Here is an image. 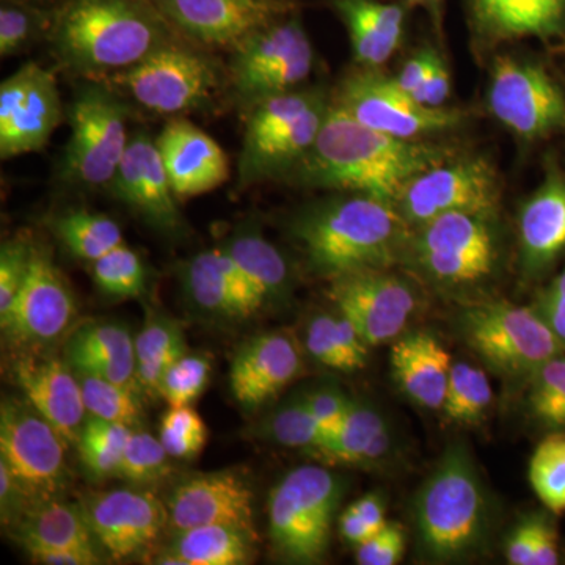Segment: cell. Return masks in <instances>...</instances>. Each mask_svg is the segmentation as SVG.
Masks as SVG:
<instances>
[{
	"label": "cell",
	"mask_w": 565,
	"mask_h": 565,
	"mask_svg": "<svg viewBox=\"0 0 565 565\" xmlns=\"http://www.w3.org/2000/svg\"><path fill=\"white\" fill-rule=\"evenodd\" d=\"M455 154L445 145L375 131L330 104L313 148L296 166L297 178L394 204L415 177Z\"/></svg>",
	"instance_id": "6da1fadb"
},
{
	"label": "cell",
	"mask_w": 565,
	"mask_h": 565,
	"mask_svg": "<svg viewBox=\"0 0 565 565\" xmlns=\"http://www.w3.org/2000/svg\"><path fill=\"white\" fill-rule=\"evenodd\" d=\"M311 269L333 278L388 269L411 250L414 228L392 203L362 193L323 200L292 223Z\"/></svg>",
	"instance_id": "7a4b0ae2"
},
{
	"label": "cell",
	"mask_w": 565,
	"mask_h": 565,
	"mask_svg": "<svg viewBox=\"0 0 565 565\" xmlns=\"http://www.w3.org/2000/svg\"><path fill=\"white\" fill-rule=\"evenodd\" d=\"M51 39L65 66L84 76L121 73L172 41L161 11L140 0H70Z\"/></svg>",
	"instance_id": "3957f363"
},
{
	"label": "cell",
	"mask_w": 565,
	"mask_h": 565,
	"mask_svg": "<svg viewBox=\"0 0 565 565\" xmlns=\"http://www.w3.org/2000/svg\"><path fill=\"white\" fill-rule=\"evenodd\" d=\"M419 546L430 559L473 555L489 531V503L481 475L463 444L449 445L416 493Z\"/></svg>",
	"instance_id": "277c9868"
},
{
	"label": "cell",
	"mask_w": 565,
	"mask_h": 565,
	"mask_svg": "<svg viewBox=\"0 0 565 565\" xmlns=\"http://www.w3.org/2000/svg\"><path fill=\"white\" fill-rule=\"evenodd\" d=\"M343 481L318 465L294 468L269 494V534L278 555L296 564L319 563L330 533Z\"/></svg>",
	"instance_id": "5b68a950"
},
{
	"label": "cell",
	"mask_w": 565,
	"mask_h": 565,
	"mask_svg": "<svg viewBox=\"0 0 565 565\" xmlns=\"http://www.w3.org/2000/svg\"><path fill=\"white\" fill-rule=\"evenodd\" d=\"M467 344L509 375H533L565 348L537 308L508 302L476 305L460 321Z\"/></svg>",
	"instance_id": "8992f818"
},
{
	"label": "cell",
	"mask_w": 565,
	"mask_h": 565,
	"mask_svg": "<svg viewBox=\"0 0 565 565\" xmlns=\"http://www.w3.org/2000/svg\"><path fill=\"white\" fill-rule=\"evenodd\" d=\"M68 117L63 181L87 188L110 184L129 145L125 104L107 88L88 85L77 93Z\"/></svg>",
	"instance_id": "52a82bcc"
},
{
	"label": "cell",
	"mask_w": 565,
	"mask_h": 565,
	"mask_svg": "<svg viewBox=\"0 0 565 565\" xmlns=\"http://www.w3.org/2000/svg\"><path fill=\"white\" fill-rule=\"evenodd\" d=\"M68 441L33 411L18 401L0 408V462L6 463L29 505L57 500L68 481L65 445Z\"/></svg>",
	"instance_id": "ba28073f"
},
{
	"label": "cell",
	"mask_w": 565,
	"mask_h": 565,
	"mask_svg": "<svg viewBox=\"0 0 565 565\" xmlns=\"http://www.w3.org/2000/svg\"><path fill=\"white\" fill-rule=\"evenodd\" d=\"M500 178L489 159L455 154L405 185L394 206L412 228L449 212L490 217L500 202Z\"/></svg>",
	"instance_id": "9c48e42d"
},
{
	"label": "cell",
	"mask_w": 565,
	"mask_h": 565,
	"mask_svg": "<svg viewBox=\"0 0 565 565\" xmlns=\"http://www.w3.org/2000/svg\"><path fill=\"white\" fill-rule=\"evenodd\" d=\"M115 77L141 106L166 115L199 109L218 87L214 63L173 40Z\"/></svg>",
	"instance_id": "30bf717a"
},
{
	"label": "cell",
	"mask_w": 565,
	"mask_h": 565,
	"mask_svg": "<svg viewBox=\"0 0 565 565\" xmlns=\"http://www.w3.org/2000/svg\"><path fill=\"white\" fill-rule=\"evenodd\" d=\"M333 104L367 128L403 139L449 131L465 120L463 111L422 106L401 92L393 79L373 71L349 76Z\"/></svg>",
	"instance_id": "8fae6325"
},
{
	"label": "cell",
	"mask_w": 565,
	"mask_h": 565,
	"mask_svg": "<svg viewBox=\"0 0 565 565\" xmlns=\"http://www.w3.org/2000/svg\"><path fill=\"white\" fill-rule=\"evenodd\" d=\"M486 215L449 212L414 230L411 248L435 280L463 285L493 269L494 243Z\"/></svg>",
	"instance_id": "7c38bea8"
},
{
	"label": "cell",
	"mask_w": 565,
	"mask_h": 565,
	"mask_svg": "<svg viewBox=\"0 0 565 565\" xmlns=\"http://www.w3.org/2000/svg\"><path fill=\"white\" fill-rule=\"evenodd\" d=\"M493 117L522 139L534 140L565 129V98L541 66L498 57L489 87Z\"/></svg>",
	"instance_id": "4fadbf2b"
},
{
	"label": "cell",
	"mask_w": 565,
	"mask_h": 565,
	"mask_svg": "<svg viewBox=\"0 0 565 565\" xmlns=\"http://www.w3.org/2000/svg\"><path fill=\"white\" fill-rule=\"evenodd\" d=\"M63 117L51 71L25 63L0 85V156L17 158L46 147Z\"/></svg>",
	"instance_id": "5bb4252c"
},
{
	"label": "cell",
	"mask_w": 565,
	"mask_h": 565,
	"mask_svg": "<svg viewBox=\"0 0 565 565\" xmlns=\"http://www.w3.org/2000/svg\"><path fill=\"white\" fill-rule=\"evenodd\" d=\"M329 296L338 313L353 323L367 345L399 338L416 310L414 289L386 269L359 270L333 278Z\"/></svg>",
	"instance_id": "9a60e30c"
},
{
	"label": "cell",
	"mask_w": 565,
	"mask_h": 565,
	"mask_svg": "<svg viewBox=\"0 0 565 565\" xmlns=\"http://www.w3.org/2000/svg\"><path fill=\"white\" fill-rule=\"evenodd\" d=\"M76 316V302L68 282L50 253L33 247L28 277L0 326L7 338L20 344H43L57 340Z\"/></svg>",
	"instance_id": "2e32d148"
},
{
	"label": "cell",
	"mask_w": 565,
	"mask_h": 565,
	"mask_svg": "<svg viewBox=\"0 0 565 565\" xmlns=\"http://www.w3.org/2000/svg\"><path fill=\"white\" fill-rule=\"evenodd\" d=\"M96 542L115 561L139 555L158 541L169 523L161 500L145 490L92 493L82 504Z\"/></svg>",
	"instance_id": "e0dca14e"
},
{
	"label": "cell",
	"mask_w": 565,
	"mask_h": 565,
	"mask_svg": "<svg viewBox=\"0 0 565 565\" xmlns=\"http://www.w3.org/2000/svg\"><path fill=\"white\" fill-rule=\"evenodd\" d=\"M166 505L177 533L196 526L230 525L256 537L252 487L237 471L191 476L173 487Z\"/></svg>",
	"instance_id": "ac0fdd59"
},
{
	"label": "cell",
	"mask_w": 565,
	"mask_h": 565,
	"mask_svg": "<svg viewBox=\"0 0 565 565\" xmlns=\"http://www.w3.org/2000/svg\"><path fill=\"white\" fill-rule=\"evenodd\" d=\"M118 200L163 232L181 228V214L158 145L148 134L129 139L120 166L110 181Z\"/></svg>",
	"instance_id": "d6986e66"
},
{
	"label": "cell",
	"mask_w": 565,
	"mask_h": 565,
	"mask_svg": "<svg viewBox=\"0 0 565 565\" xmlns=\"http://www.w3.org/2000/svg\"><path fill=\"white\" fill-rule=\"evenodd\" d=\"M178 202L221 188L230 178V162L221 145L191 121L167 122L156 139Z\"/></svg>",
	"instance_id": "ffe728a7"
},
{
	"label": "cell",
	"mask_w": 565,
	"mask_h": 565,
	"mask_svg": "<svg viewBox=\"0 0 565 565\" xmlns=\"http://www.w3.org/2000/svg\"><path fill=\"white\" fill-rule=\"evenodd\" d=\"M14 379L28 404L71 444L87 419L79 379L55 356L24 355L13 367Z\"/></svg>",
	"instance_id": "44dd1931"
},
{
	"label": "cell",
	"mask_w": 565,
	"mask_h": 565,
	"mask_svg": "<svg viewBox=\"0 0 565 565\" xmlns=\"http://www.w3.org/2000/svg\"><path fill=\"white\" fill-rule=\"evenodd\" d=\"M167 21L185 35L214 46H237L270 24L263 0H152Z\"/></svg>",
	"instance_id": "7402d4cb"
},
{
	"label": "cell",
	"mask_w": 565,
	"mask_h": 565,
	"mask_svg": "<svg viewBox=\"0 0 565 565\" xmlns=\"http://www.w3.org/2000/svg\"><path fill=\"white\" fill-rule=\"evenodd\" d=\"M302 371V356L285 333L252 338L234 355L230 388L245 408H256L273 399Z\"/></svg>",
	"instance_id": "603a6c76"
},
{
	"label": "cell",
	"mask_w": 565,
	"mask_h": 565,
	"mask_svg": "<svg viewBox=\"0 0 565 565\" xmlns=\"http://www.w3.org/2000/svg\"><path fill=\"white\" fill-rule=\"evenodd\" d=\"M182 285L196 308L218 318H250L266 307L263 297L222 247L193 256L182 269Z\"/></svg>",
	"instance_id": "cb8c5ba5"
},
{
	"label": "cell",
	"mask_w": 565,
	"mask_h": 565,
	"mask_svg": "<svg viewBox=\"0 0 565 565\" xmlns=\"http://www.w3.org/2000/svg\"><path fill=\"white\" fill-rule=\"evenodd\" d=\"M452 364L440 340L424 330L405 334L392 348V370L401 390L430 411L444 407Z\"/></svg>",
	"instance_id": "d4e9b609"
},
{
	"label": "cell",
	"mask_w": 565,
	"mask_h": 565,
	"mask_svg": "<svg viewBox=\"0 0 565 565\" xmlns=\"http://www.w3.org/2000/svg\"><path fill=\"white\" fill-rule=\"evenodd\" d=\"M520 253L525 273L537 275L565 250V180L550 177L523 204Z\"/></svg>",
	"instance_id": "484cf974"
},
{
	"label": "cell",
	"mask_w": 565,
	"mask_h": 565,
	"mask_svg": "<svg viewBox=\"0 0 565 565\" xmlns=\"http://www.w3.org/2000/svg\"><path fill=\"white\" fill-rule=\"evenodd\" d=\"M327 110L329 104L322 96L310 109L280 131L259 143L243 147L239 159L241 185L247 188L253 182L278 177L289 167H296L302 161L321 132Z\"/></svg>",
	"instance_id": "4316f807"
},
{
	"label": "cell",
	"mask_w": 565,
	"mask_h": 565,
	"mask_svg": "<svg viewBox=\"0 0 565 565\" xmlns=\"http://www.w3.org/2000/svg\"><path fill=\"white\" fill-rule=\"evenodd\" d=\"M476 33L486 43L553 35L565 21V0H470Z\"/></svg>",
	"instance_id": "83f0119b"
},
{
	"label": "cell",
	"mask_w": 565,
	"mask_h": 565,
	"mask_svg": "<svg viewBox=\"0 0 565 565\" xmlns=\"http://www.w3.org/2000/svg\"><path fill=\"white\" fill-rule=\"evenodd\" d=\"M68 360L79 374L96 375L114 384H137L136 338L121 323L82 327L68 343Z\"/></svg>",
	"instance_id": "f1b7e54d"
},
{
	"label": "cell",
	"mask_w": 565,
	"mask_h": 565,
	"mask_svg": "<svg viewBox=\"0 0 565 565\" xmlns=\"http://www.w3.org/2000/svg\"><path fill=\"white\" fill-rule=\"evenodd\" d=\"M28 553L36 550H82L99 553L98 542L82 505L58 500L32 504L10 525Z\"/></svg>",
	"instance_id": "f546056e"
},
{
	"label": "cell",
	"mask_w": 565,
	"mask_h": 565,
	"mask_svg": "<svg viewBox=\"0 0 565 565\" xmlns=\"http://www.w3.org/2000/svg\"><path fill=\"white\" fill-rule=\"evenodd\" d=\"M311 46L302 22L292 20L264 25L234 46L232 82L241 102H247L253 87L267 74Z\"/></svg>",
	"instance_id": "4dcf8cb0"
},
{
	"label": "cell",
	"mask_w": 565,
	"mask_h": 565,
	"mask_svg": "<svg viewBox=\"0 0 565 565\" xmlns=\"http://www.w3.org/2000/svg\"><path fill=\"white\" fill-rule=\"evenodd\" d=\"M356 61L367 68L388 62L403 40L404 10L379 0H334Z\"/></svg>",
	"instance_id": "1f68e13d"
},
{
	"label": "cell",
	"mask_w": 565,
	"mask_h": 565,
	"mask_svg": "<svg viewBox=\"0 0 565 565\" xmlns=\"http://www.w3.org/2000/svg\"><path fill=\"white\" fill-rule=\"evenodd\" d=\"M392 449V433L373 405L353 401L340 426L311 455L332 465H373Z\"/></svg>",
	"instance_id": "d6a6232c"
},
{
	"label": "cell",
	"mask_w": 565,
	"mask_h": 565,
	"mask_svg": "<svg viewBox=\"0 0 565 565\" xmlns=\"http://www.w3.org/2000/svg\"><path fill=\"white\" fill-rule=\"evenodd\" d=\"M253 537L247 531L230 525H204L178 531L173 544L159 564L244 565L253 557Z\"/></svg>",
	"instance_id": "836d02e7"
},
{
	"label": "cell",
	"mask_w": 565,
	"mask_h": 565,
	"mask_svg": "<svg viewBox=\"0 0 565 565\" xmlns=\"http://www.w3.org/2000/svg\"><path fill=\"white\" fill-rule=\"evenodd\" d=\"M221 247L241 267L266 305L285 297L289 288L288 263L259 230L243 225Z\"/></svg>",
	"instance_id": "e575fe53"
},
{
	"label": "cell",
	"mask_w": 565,
	"mask_h": 565,
	"mask_svg": "<svg viewBox=\"0 0 565 565\" xmlns=\"http://www.w3.org/2000/svg\"><path fill=\"white\" fill-rule=\"evenodd\" d=\"M305 345L323 366L355 373L367 360V344L343 315H318L308 323Z\"/></svg>",
	"instance_id": "d590c367"
},
{
	"label": "cell",
	"mask_w": 565,
	"mask_h": 565,
	"mask_svg": "<svg viewBox=\"0 0 565 565\" xmlns=\"http://www.w3.org/2000/svg\"><path fill=\"white\" fill-rule=\"evenodd\" d=\"M185 352L184 334L177 323L151 319L136 338L137 384L159 396L163 374Z\"/></svg>",
	"instance_id": "8d00e7d4"
},
{
	"label": "cell",
	"mask_w": 565,
	"mask_h": 565,
	"mask_svg": "<svg viewBox=\"0 0 565 565\" xmlns=\"http://www.w3.org/2000/svg\"><path fill=\"white\" fill-rule=\"evenodd\" d=\"M54 232L76 258L96 262L125 244L120 226L107 215L73 210L55 218Z\"/></svg>",
	"instance_id": "74e56055"
},
{
	"label": "cell",
	"mask_w": 565,
	"mask_h": 565,
	"mask_svg": "<svg viewBox=\"0 0 565 565\" xmlns=\"http://www.w3.org/2000/svg\"><path fill=\"white\" fill-rule=\"evenodd\" d=\"M131 433V427L125 424L87 415L76 441L85 470L98 479L117 475L122 451Z\"/></svg>",
	"instance_id": "f35d334b"
},
{
	"label": "cell",
	"mask_w": 565,
	"mask_h": 565,
	"mask_svg": "<svg viewBox=\"0 0 565 565\" xmlns=\"http://www.w3.org/2000/svg\"><path fill=\"white\" fill-rule=\"evenodd\" d=\"M493 399L492 386L481 367L470 363L452 364L444 414L449 422L473 424L482 418Z\"/></svg>",
	"instance_id": "ab89813d"
},
{
	"label": "cell",
	"mask_w": 565,
	"mask_h": 565,
	"mask_svg": "<svg viewBox=\"0 0 565 565\" xmlns=\"http://www.w3.org/2000/svg\"><path fill=\"white\" fill-rule=\"evenodd\" d=\"M530 484L553 514L565 512V433L546 435L531 456Z\"/></svg>",
	"instance_id": "60d3db41"
},
{
	"label": "cell",
	"mask_w": 565,
	"mask_h": 565,
	"mask_svg": "<svg viewBox=\"0 0 565 565\" xmlns=\"http://www.w3.org/2000/svg\"><path fill=\"white\" fill-rule=\"evenodd\" d=\"M170 459L159 438L145 430H132L115 476L134 486L156 484L170 473Z\"/></svg>",
	"instance_id": "b9f144b4"
},
{
	"label": "cell",
	"mask_w": 565,
	"mask_h": 565,
	"mask_svg": "<svg viewBox=\"0 0 565 565\" xmlns=\"http://www.w3.org/2000/svg\"><path fill=\"white\" fill-rule=\"evenodd\" d=\"M87 415L132 427L139 423L140 404L132 386L114 384L96 375L81 374Z\"/></svg>",
	"instance_id": "7bdbcfd3"
},
{
	"label": "cell",
	"mask_w": 565,
	"mask_h": 565,
	"mask_svg": "<svg viewBox=\"0 0 565 565\" xmlns=\"http://www.w3.org/2000/svg\"><path fill=\"white\" fill-rule=\"evenodd\" d=\"M92 269L93 280L107 296L132 299L143 292V263L126 244L93 262Z\"/></svg>",
	"instance_id": "ee69618b"
},
{
	"label": "cell",
	"mask_w": 565,
	"mask_h": 565,
	"mask_svg": "<svg viewBox=\"0 0 565 565\" xmlns=\"http://www.w3.org/2000/svg\"><path fill=\"white\" fill-rule=\"evenodd\" d=\"M267 434L277 444L307 449L310 452L316 451L329 437L311 414L303 396L294 397L270 416Z\"/></svg>",
	"instance_id": "f6af8a7d"
},
{
	"label": "cell",
	"mask_w": 565,
	"mask_h": 565,
	"mask_svg": "<svg viewBox=\"0 0 565 565\" xmlns=\"http://www.w3.org/2000/svg\"><path fill=\"white\" fill-rule=\"evenodd\" d=\"M531 379V414L548 429H565V356L550 360Z\"/></svg>",
	"instance_id": "bcb514c9"
},
{
	"label": "cell",
	"mask_w": 565,
	"mask_h": 565,
	"mask_svg": "<svg viewBox=\"0 0 565 565\" xmlns=\"http://www.w3.org/2000/svg\"><path fill=\"white\" fill-rule=\"evenodd\" d=\"M211 370L207 356L185 352L163 374L159 396L170 407L191 405L210 384Z\"/></svg>",
	"instance_id": "7dc6e473"
},
{
	"label": "cell",
	"mask_w": 565,
	"mask_h": 565,
	"mask_svg": "<svg viewBox=\"0 0 565 565\" xmlns=\"http://www.w3.org/2000/svg\"><path fill=\"white\" fill-rule=\"evenodd\" d=\"M159 440L172 459H195L206 445L207 427L191 405L170 407L163 415Z\"/></svg>",
	"instance_id": "c3c4849f"
},
{
	"label": "cell",
	"mask_w": 565,
	"mask_h": 565,
	"mask_svg": "<svg viewBox=\"0 0 565 565\" xmlns=\"http://www.w3.org/2000/svg\"><path fill=\"white\" fill-rule=\"evenodd\" d=\"M43 29L39 11L21 3H3L0 9V55L11 57L24 51Z\"/></svg>",
	"instance_id": "681fc988"
},
{
	"label": "cell",
	"mask_w": 565,
	"mask_h": 565,
	"mask_svg": "<svg viewBox=\"0 0 565 565\" xmlns=\"http://www.w3.org/2000/svg\"><path fill=\"white\" fill-rule=\"evenodd\" d=\"M32 243L18 236L0 248V316L6 315L17 299L31 264Z\"/></svg>",
	"instance_id": "f907efd6"
},
{
	"label": "cell",
	"mask_w": 565,
	"mask_h": 565,
	"mask_svg": "<svg viewBox=\"0 0 565 565\" xmlns=\"http://www.w3.org/2000/svg\"><path fill=\"white\" fill-rule=\"evenodd\" d=\"M405 534L397 523H388L370 541L356 546V563L360 565H394L403 559Z\"/></svg>",
	"instance_id": "816d5d0a"
},
{
	"label": "cell",
	"mask_w": 565,
	"mask_h": 565,
	"mask_svg": "<svg viewBox=\"0 0 565 565\" xmlns=\"http://www.w3.org/2000/svg\"><path fill=\"white\" fill-rule=\"evenodd\" d=\"M302 396L311 414L329 435L340 426L353 403L338 388H319Z\"/></svg>",
	"instance_id": "f5cc1de1"
},
{
	"label": "cell",
	"mask_w": 565,
	"mask_h": 565,
	"mask_svg": "<svg viewBox=\"0 0 565 565\" xmlns=\"http://www.w3.org/2000/svg\"><path fill=\"white\" fill-rule=\"evenodd\" d=\"M542 515L525 516L505 542V559L512 565H533L535 539Z\"/></svg>",
	"instance_id": "db71d44e"
},
{
	"label": "cell",
	"mask_w": 565,
	"mask_h": 565,
	"mask_svg": "<svg viewBox=\"0 0 565 565\" xmlns=\"http://www.w3.org/2000/svg\"><path fill=\"white\" fill-rule=\"evenodd\" d=\"M449 95H451V74L445 62L437 57L426 79L411 96L422 106L444 107Z\"/></svg>",
	"instance_id": "11a10c76"
},
{
	"label": "cell",
	"mask_w": 565,
	"mask_h": 565,
	"mask_svg": "<svg viewBox=\"0 0 565 565\" xmlns=\"http://www.w3.org/2000/svg\"><path fill=\"white\" fill-rule=\"evenodd\" d=\"M537 310L565 348V267L546 289Z\"/></svg>",
	"instance_id": "9f6ffc18"
},
{
	"label": "cell",
	"mask_w": 565,
	"mask_h": 565,
	"mask_svg": "<svg viewBox=\"0 0 565 565\" xmlns=\"http://www.w3.org/2000/svg\"><path fill=\"white\" fill-rule=\"evenodd\" d=\"M438 55L433 50H423L405 63L401 73L394 77L393 82L401 92L412 95L426 79L427 74L433 70Z\"/></svg>",
	"instance_id": "6f0895ef"
},
{
	"label": "cell",
	"mask_w": 565,
	"mask_h": 565,
	"mask_svg": "<svg viewBox=\"0 0 565 565\" xmlns=\"http://www.w3.org/2000/svg\"><path fill=\"white\" fill-rule=\"evenodd\" d=\"M559 563V541L555 523L548 515H542L535 539L533 565H555Z\"/></svg>",
	"instance_id": "680465c9"
},
{
	"label": "cell",
	"mask_w": 565,
	"mask_h": 565,
	"mask_svg": "<svg viewBox=\"0 0 565 565\" xmlns=\"http://www.w3.org/2000/svg\"><path fill=\"white\" fill-rule=\"evenodd\" d=\"M33 563L46 565H96L102 564V555L82 550H36L29 553Z\"/></svg>",
	"instance_id": "91938a15"
},
{
	"label": "cell",
	"mask_w": 565,
	"mask_h": 565,
	"mask_svg": "<svg viewBox=\"0 0 565 565\" xmlns=\"http://www.w3.org/2000/svg\"><path fill=\"white\" fill-rule=\"evenodd\" d=\"M349 509L355 512V514L362 519L364 525L370 527L374 534L384 530L390 523L388 520H386L384 501L375 493L364 494L363 498H360L355 503L349 505Z\"/></svg>",
	"instance_id": "94428289"
},
{
	"label": "cell",
	"mask_w": 565,
	"mask_h": 565,
	"mask_svg": "<svg viewBox=\"0 0 565 565\" xmlns=\"http://www.w3.org/2000/svg\"><path fill=\"white\" fill-rule=\"evenodd\" d=\"M340 533L345 541L351 542L355 546L364 544L374 535L373 531L364 525L362 519L349 508L340 516Z\"/></svg>",
	"instance_id": "6125c7cd"
},
{
	"label": "cell",
	"mask_w": 565,
	"mask_h": 565,
	"mask_svg": "<svg viewBox=\"0 0 565 565\" xmlns=\"http://www.w3.org/2000/svg\"><path fill=\"white\" fill-rule=\"evenodd\" d=\"M444 2L445 0H407L411 6L422 7V9L429 11L438 28H440L441 17H444Z\"/></svg>",
	"instance_id": "be15d7a7"
}]
</instances>
